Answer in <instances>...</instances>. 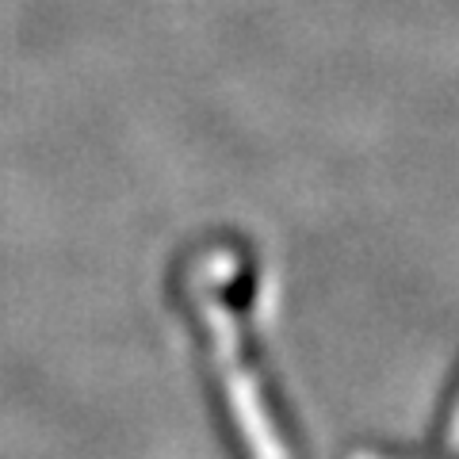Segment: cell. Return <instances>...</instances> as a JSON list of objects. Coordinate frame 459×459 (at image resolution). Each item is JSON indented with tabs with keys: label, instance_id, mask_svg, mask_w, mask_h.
Returning a JSON list of instances; mask_svg holds the SVG:
<instances>
[{
	"label": "cell",
	"instance_id": "cell-1",
	"mask_svg": "<svg viewBox=\"0 0 459 459\" xmlns=\"http://www.w3.org/2000/svg\"><path fill=\"white\" fill-rule=\"evenodd\" d=\"M455 440H459V421H455Z\"/></svg>",
	"mask_w": 459,
	"mask_h": 459
}]
</instances>
